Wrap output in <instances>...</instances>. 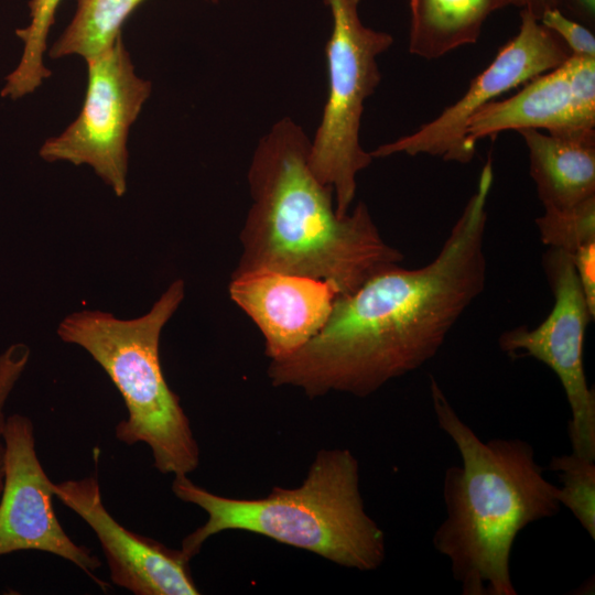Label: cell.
Here are the masks:
<instances>
[{"label": "cell", "mask_w": 595, "mask_h": 595, "mask_svg": "<svg viewBox=\"0 0 595 595\" xmlns=\"http://www.w3.org/2000/svg\"><path fill=\"white\" fill-rule=\"evenodd\" d=\"M571 55L556 34L533 14L520 10L518 33L499 48L458 100L413 133L379 145L370 152L371 156L428 154L445 161L470 162L476 150L466 143L465 128L473 115L504 93L556 68Z\"/></svg>", "instance_id": "cell-9"}, {"label": "cell", "mask_w": 595, "mask_h": 595, "mask_svg": "<svg viewBox=\"0 0 595 595\" xmlns=\"http://www.w3.org/2000/svg\"><path fill=\"white\" fill-rule=\"evenodd\" d=\"M500 9L513 6L520 8V10H527L536 18L540 19L541 15L550 9L560 8L562 0H497Z\"/></svg>", "instance_id": "cell-24"}, {"label": "cell", "mask_w": 595, "mask_h": 595, "mask_svg": "<svg viewBox=\"0 0 595 595\" xmlns=\"http://www.w3.org/2000/svg\"><path fill=\"white\" fill-rule=\"evenodd\" d=\"M144 0H76L74 15L47 54L51 58H91L121 35L129 15Z\"/></svg>", "instance_id": "cell-16"}, {"label": "cell", "mask_w": 595, "mask_h": 595, "mask_svg": "<svg viewBox=\"0 0 595 595\" xmlns=\"http://www.w3.org/2000/svg\"><path fill=\"white\" fill-rule=\"evenodd\" d=\"M567 64L574 125L595 129V57L571 55Z\"/></svg>", "instance_id": "cell-20"}, {"label": "cell", "mask_w": 595, "mask_h": 595, "mask_svg": "<svg viewBox=\"0 0 595 595\" xmlns=\"http://www.w3.org/2000/svg\"><path fill=\"white\" fill-rule=\"evenodd\" d=\"M549 468L559 475V501L595 540V459L575 453L552 457Z\"/></svg>", "instance_id": "cell-18"}, {"label": "cell", "mask_w": 595, "mask_h": 595, "mask_svg": "<svg viewBox=\"0 0 595 595\" xmlns=\"http://www.w3.org/2000/svg\"><path fill=\"white\" fill-rule=\"evenodd\" d=\"M493 182L489 158L436 257L418 269L386 267L350 294L336 296L315 336L270 361L272 386L296 387L309 398L332 391L365 398L432 359L485 290Z\"/></svg>", "instance_id": "cell-1"}, {"label": "cell", "mask_w": 595, "mask_h": 595, "mask_svg": "<svg viewBox=\"0 0 595 595\" xmlns=\"http://www.w3.org/2000/svg\"><path fill=\"white\" fill-rule=\"evenodd\" d=\"M429 388L437 424L462 457L461 466L445 470L446 517L433 545L450 561L463 595H516L510 572L515 540L530 523L560 511L559 488L543 476L530 443L480 440L433 376Z\"/></svg>", "instance_id": "cell-3"}, {"label": "cell", "mask_w": 595, "mask_h": 595, "mask_svg": "<svg viewBox=\"0 0 595 595\" xmlns=\"http://www.w3.org/2000/svg\"><path fill=\"white\" fill-rule=\"evenodd\" d=\"M332 14L326 43L328 95L310 148V166L320 182L332 187L336 214L345 216L355 198L356 176L372 156L360 144L365 100L380 83L377 56L393 37L366 26L360 0H324Z\"/></svg>", "instance_id": "cell-6"}, {"label": "cell", "mask_w": 595, "mask_h": 595, "mask_svg": "<svg viewBox=\"0 0 595 595\" xmlns=\"http://www.w3.org/2000/svg\"><path fill=\"white\" fill-rule=\"evenodd\" d=\"M540 22L556 34L572 55L595 57V36L583 24L566 17L560 8L547 10Z\"/></svg>", "instance_id": "cell-22"}, {"label": "cell", "mask_w": 595, "mask_h": 595, "mask_svg": "<svg viewBox=\"0 0 595 595\" xmlns=\"http://www.w3.org/2000/svg\"><path fill=\"white\" fill-rule=\"evenodd\" d=\"M185 283L173 281L150 311L131 320L83 310L65 316L58 337L86 350L120 392L127 418L116 425L118 441L144 443L161 474L188 475L199 447L180 397L169 387L160 361L163 327L184 300Z\"/></svg>", "instance_id": "cell-5"}, {"label": "cell", "mask_w": 595, "mask_h": 595, "mask_svg": "<svg viewBox=\"0 0 595 595\" xmlns=\"http://www.w3.org/2000/svg\"><path fill=\"white\" fill-rule=\"evenodd\" d=\"M228 293L261 332L270 360L294 353L315 336L338 295L326 281L266 270L231 275Z\"/></svg>", "instance_id": "cell-12"}, {"label": "cell", "mask_w": 595, "mask_h": 595, "mask_svg": "<svg viewBox=\"0 0 595 595\" xmlns=\"http://www.w3.org/2000/svg\"><path fill=\"white\" fill-rule=\"evenodd\" d=\"M542 264L554 296L550 314L534 328L522 325L505 331L498 345L510 357H533L556 375L571 410L572 452L595 459V392L587 383L583 358L586 327L594 317L572 256L549 248Z\"/></svg>", "instance_id": "cell-8"}, {"label": "cell", "mask_w": 595, "mask_h": 595, "mask_svg": "<svg viewBox=\"0 0 595 595\" xmlns=\"http://www.w3.org/2000/svg\"><path fill=\"white\" fill-rule=\"evenodd\" d=\"M58 500L94 531L105 554L111 582L134 595H197L190 562L181 549L141 536L121 526L106 509L98 479L53 483Z\"/></svg>", "instance_id": "cell-11"}, {"label": "cell", "mask_w": 595, "mask_h": 595, "mask_svg": "<svg viewBox=\"0 0 595 595\" xmlns=\"http://www.w3.org/2000/svg\"><path fill=\"white\" fill-rule=\"evenodd\" d=\"M30 355L29 346L23 343L12 344L0 354V496L4 479L3 429L7 419L4 409L12 390L29 364Z\"/></svg>", "instance_id": "cell-21"}, {"label": "cell", "mask_w": 595, "mask_h": 595, "mask_svg": "<svg viewBox=\"0 0 595 595\" xmlns=\"http://www.w3.org/2000/svg\"><path fill=\"white\" fill-rule=\"evenodd\" d=\"M555 131L576 128L572 115V94L567 60L531 80L513 96L493 100L476 111L465 128V140L476 150L483 138L506 130Z\"/></svg>", "instance_id": "cell-14"}, {"label": "cell", "mask_w": 595, "mask_h": 595, "mask_svg": "<svg viewBox=\"0 0 595 595\" xmlns=\"http://www.w3.org/2000/svg\"><path fill=\"white\" fill-rule=\"evenodd\" d=\"M85 62L87 88L82 109L60 134L44 141L39 154L50 163L90 166L121 197L128 184L129 132L152 84L136 73L122 35Z\"/></svg>", "instance_id": "cell-7"}, {"label": "cell", "mask_w": 595, "mask_h": 595, "mask_svg": "<svg viewBox=\"0 0 595 595\" xmlns=\"http://www.w3.org/2000/svg\"><path fill=\"white\" fill-rule=\"evenodd\" d=\"M517 132L544 208L565 209L595 197V129Z\"/></svg>", "instance_id": "cell-13"}, {"label": "cell", "mask_w": 595, "mask_h": 595, "mask_svg": "<svg viewBox=\"0 0 595 595\" xmlns=\"http://www.w3.org/2000/svg\"><path fill=\"white\" fill-rule=\"evenodd\" d=\"M572 260L589 312L595 316V241L581 246Z\"/></svg>", "instance_id": "cell-23"}, {"label": "cell", "mask_w": 595, "mask_h": 595, "mask_svg": "<svg viewBox=\"0 0 595 595\" xmlns=\"http://www.w3.org/2000/svg\"><path fill=\"white\" fill-rule=\"evenodd\" d=\"M310 148L291 118L277 121L259 140L248 171L252 203L231 275L259 270L304 275L347 295L404 256L385 241L365 203L343 217L336 214L332 187L311 170Z\"/></svg>", "instance_id": "cell-2"}, {"label": "cell", "mask_w": 595, "mask_h": 595, "mask_svg": "<svg viewBox=\"0 0 595 595\" xmlns=\"http://www.w3.org/2000/svg\"><path fill=\"white\" fill-rule=\"evenodd\" d=\"M409 51L435 60L477 42L497 0H409Z\"/></svg>", "instance_id": "cell-15"}, {"label": "cell", "mask_w": 595, "mask_h": 595, "mask_svg": "<svg viewBox=\"0 0 595 595\" xmlns=\"http://www.w3.org/2000/svg\"><path fill=\"white\" fill-rule=\"evenodd\" d=\"M61 1H29V23L15 30L23 44L22 54L15 68L4 79L1 97L21 99L34 93L51 76V71L44 64V55Z\"/></svg>", "instance_id": "cell-17"}, {"label": "cell", "mask_w": 595, "mask_h": 595, "mask_svg": "<svg viewBox=\"0 0 595 595\" xmlns=\"http://www.w3.org/2000/svg\"><path fill=\"white\" fill-rule=\"evenodd\" d=\"M541 241L571 256L595 241V197L565 209L544 208L536 219Z\"/></svg>", "instance_id": "cell-19"}, {"label": "cell", "mask_w": 595, "mask_h": 595, "mask_svg": "<svg viewBox=\"0 0 595 595\" xmlns=\"http://www.w3.org/2000/svg\"><path fill=\"white\" fill-rule=\"evenodd\" d=\"M567 8L580 19L588 23L595 20V0H566Z\"/></svg>", "instance_id": "cell-25"}, {"label": "cell", "mask_w": 595, "mask_h": 595, "mask_svg": "<svg viewBox=\"0 0 595 595\" xmlns=\"http://www.w3.org/2000/svg\"><path fill=\"white\" fill-rule=\"evenodd\" d=\"M172 491L207 515L182 541L188 560L206 540L228 530L260 534L363 572L377 570L386 558L385 533L365 510L359 463L347 448L318 451L299 487L275 486L262 498L219 496L187 475L174 476Z\"/></svg>", "instance_id": "cell-4"}, {"label": "cell", "mask_w": 595, "mask_h": 595, "mask_svg": "<svg viewBox=\"0 0 595 595\" xmlns=\"http://www.w3.org/2000/svg\"><path fill=\"white\" fill-rule=\"evenodd\" d=\"M3 488L0 496V555L35 550L57 555L84 571L106 589L94 572L99 559L75 543L61 526L51 479L35 450L34 426L24 414L8 415L3 429Z\"/></svg>", "instance_id": "cell-10"}]
</instances>
